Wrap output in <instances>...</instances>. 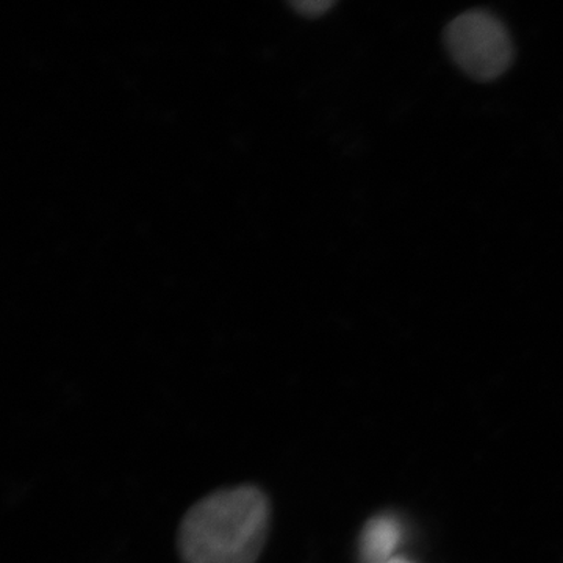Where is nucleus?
<instances>
[{
  "mask_svg": "<svg viewBox=\"0 0 563 563\" xmlns=\"http://www.w3.org/2000/svg\"><path fill=\"white\" fill-rule=\"evenodd\" d=\"M269 501L254 485L222 488L195 504L177 533L184 563H255L269 526Z\"/></svg>",
  "mask_w": 563,
  "mask_h": 563,
  "instance_id": "f257e3e1",
  "label": "nucleus"
},
{
  "mask_svg": "<svg viewBox=\"0 0 563 563\" xmlns=\"http://www.w3.org/2000/svg\"><path fill=\"white\" fill-rule=\"evenodd\" d=\"M444 43L454 62L476 80L498 79L512 65V40L490 11L470 10L455 18L444 32Z\"/></svg>",
  "mask_w": 563,
  "mask_h": 563,
  "instance_id": "f03ea898",
  "label": "nucleus"
},
{
  "mask_svg": "<svg viewBox=\"0 0 563 563\" xmlns=\"http://www.w3.org/2000/svg\"><path fill=\"white\" fill-rule=\"evenodd\" d=\"M402 539L404 528L395 515H376L363 526L358 539L362 563H380L395 558Z\"/></svg>",
  "mask_w": 563,
  "mask_h": 563,
  "instance_id": "7ed1b4c3",
  "label": "nucleus"
},
{
  "mask_svg": "<svg viewBox=\"0 0 563 563\" xmlns=\"http://www.w3.org/2000/svg\"><path fill=\"white\" fill-rule=\"evenodd\" d=\"M380 563H413V562H410L409 559L401 558V555H395V558L388 559V561L380 562Z\"/></svg>",
  "mask_w": 563,
  "mask_h": 563,
  "instance_id": "20e7f679",
  "label": "nucleus"
}]
</instances>
